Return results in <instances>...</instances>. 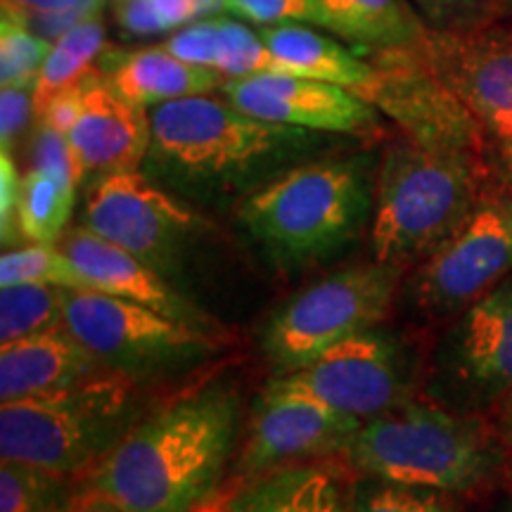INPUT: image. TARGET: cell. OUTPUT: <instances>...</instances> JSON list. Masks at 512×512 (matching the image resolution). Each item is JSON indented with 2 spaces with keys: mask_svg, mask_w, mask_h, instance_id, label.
<instances>
[{
  "mask_svg": "<svg viewBox=\"0 0 512 512\" xmlns=\"http://www.w3.org/2000/svg\"><path fill=\"white\" fill-rule=\"evenodd\" d=\"M240 408L230 384L211 382L145 413L88 472L83 494L124 512H202L235 451Z\"/></svg>",
  "mask_w": 512,
  "mask_h": 512,
  "instance_id": "obj_1",
  "label": "cell"
},
{
  "mask_svg": "<svg viewBox=\"0 0 512 512\" xmlns=\"http://www.w3.org/2000/svg\"><path fill=\"white\" fill-rule=\"evenodd\" d=\"M143 171L178 197L223 202L252 195L328 145L330 133L273 124L228 98L190 95L152 107Z\"/></svg>",
  "mask_w": 512,
  "mask_h": 512,
  "instance_id": "obj_2",
  "label": "cell"
},
{
  "mask_svg": "<svg viewBox=\"0 0 512 512\" xmlns=\"http://www.w3.org/2000/svg\"><path fill=\"white\" fill-rule=\"evenodd\" d=\"M375 176L366 155L306 159L240 202L238 219L273 259L309 266L330 259L373 219Z\"/></svg>",
  "mask_w": 512,
  "mask_h": 512,
  "instance_id": "obj_3",
  "label": "cell"
},
{
  "mask_svg": "<svg viewBox=\"0 0 512 512\" xmlns=\"http://www.w3.org/2000/svg\"><path fill=\"white\" fill-rule=\"evenodd\" d=\"M342 458L366 477L451 496L482 489L505 463L496 427L482 415L415 401L363 420Z\"/></svg>",
  "mask_w": 512,
  "mask_h": 512,
  "instance_id": "obj_4",
  "label": "cell"
},
{
  "mask_svg": "<svg viewBox=\"0 0 512 512\" xmlns=\"http://www.w3.org/2000/svg\"><path fill=\"white\" fill-rule=\"evenodd\" d=\"M477 152L413 140L387 147L375 174L370 242L375 261L406 266L432 256L475 211L484 190Z\"/></svg>",
  "mask_w": 512,
  "mask_h": 512,
  "instance_id": "obj_5",
  "label": "cell"
},
{
  "mask_svg": "<svg viewBox=\"0 0 512 512\" xmlns=\"http://www.w3.org/2000/svg\"><path fill=\"white\" fill-rule=\"evenodd\" d=\"M145 415L138 382L102 373L50 394L0 406V458L88 475Z\"/></svg>",
  "mask_w": 512,
  "mask_h": 512,
  "instance_id": "obj_6",
  "label": "cell"
},
{
  "mask_svg": "<svg viewBox=\"0 0 512 512\" xmlns=\"http://www.w3.org/2000/svg\"><path fill=\"white\" fill-rule=\"evenodd\" d=\"M64 325L107 373L138 384L181 375L219 351L211 330L105 292H64Z\"/></svg>",
  "mask_w": 512,
  "mask_h": 512,
  "instance_id": "obj_7",
  "label": "cell"
},
{
  "mask_svg": "<svg viewBox=\"0 0 512 512\" xmlns=\"http://www.w3.org/2000/svg\"><path fill=\"white\" fill-rule=\"evenodd\" d=\"M389 264L354 266L294 294L261 332V349L278 375L306 368L349 337L382 323L396 292Z\"/></svg>",
  "mask_w": 512,
  "mask_h": 512,
  "instance_id": "obj_8",
  "label": "cell"
},
{
  "mask_svg": "<svg viewBox=\"0 0 512 512\" xmlns=\"http://www.w3.org/2000/svg\"><path fill=\"white\" fill-rule=\"evenodd\" d=\"M81 226L138 256L164 278L181 268L207 230L195 209L140 169L91 183Z\"/></svg>",
  "mask_w": 512,
  "mask_h": 512,
  "instance_id": "obj_9",
  "label": "cell"
},
{
  "mask_svg": "<svg viewBox=\"0 0 512 512\" xmlns=\"http://www.w3.org/2000/svg\"><path fill=\"white\" fill-rule=\"evenodd\" d=\"M512 275V192H486L467 221L413 278V299L430 316H453Z\"/></svg>",
  "mask_w": 512,
  "mask_h": 512,
  "instance_id": "obj_10",
  "label": "cell"
},
{
  "mask_svg": "<svg viewBox=\"0 0 512 512\" xmlns=\"http://www.w3.org/2000/svg\"><path fill=\"white\" fill-rule=\"evenodd\" d=\"M432 392L465 413L512 394V275L467 306L441 339Z\"/></svg>",
  "mask_w": 512,
  "mask_h": 512,
  "instance_id": "obj_11",
  "label": "cell"
},
{
  "mask_svg": "<svg viewBox=\"0 0 512 512\" xmlns=\"http://www.w3.org/2000/svg\"><path fill=\"white\" fill-rule=\"evenodd\" d=\"M266 389L306 396L335 411L368 420L408 401L411 366L401 344L373 328L325 351L306 368L275 375Z\"/></svg>",
  "mask_w": 512,
  "mask_h": 512,
  "instance_id": "obj_12",
  "label": "cell"
},
{
  "mask_svg": "<svg viewBox=\"0 0 512 512\" xmlns=\"http://www.w3.org/2000/svg\"><path fill=\"white\" fill-rule=\"evenodd\" d=\"M366 57L375 74L358 95L396 121L408 140L479 155L484 131L434 74L422 43Z\"/></svg>",
  "mask_w": 512,
  "mask_h": 512,
  "instance_id": "obj_13",
  "label": "cell"
},
{
  "mask_svg": "<svg viewBox=\"0 0 512 512\" xmlns=\"http://www.w3.org/2000/svg\"><path fill=\"white\" fill-rule=\"evenodd\" d=\"M441 83L477 121L484 136L512 140V29L451 27L422 41Z\"/></svg>",
  "mask_w": 512,
  "mask_h": 512,
  "instance_id": "obj_14",
  "label": "cell"
},
{
  "mask_svg": "<svg viewBox=\"0 0 512 512\" xmlns=\"http://www.w3.org/2000/svg\"><path fill=\"white\" fill-rule=\"evenodd\" d=\"M361 425L363 420L356 415L335 411L320 401L264 389L242 446L240 472L252 479L332 453L342 456Z\"/></svg>",
  "mask_w": 512,
  "mask_h": 512,
  "instance_id": "obj_15",
  "label": "cell"
},
{
  "mask_svg": "<svg viewBox=\"0 0 512 512\" xmlns=\"http://www.w3.org/2000/svg\"><path fill=\"white\" fill-rule=\"evenodd\" d=\"M223 98L273 124L330 136H361L377 126L375 107L337 83L292 74H256L223 83Z\"/></svg>",
  "mask_w": 512,
  "mask_h": 512,
  "instance_id": "obj_16",
  "label": "cell"
},
{
  "mask_svg": "<svg viewBox=\"0 0 512 512\" xmlns=\"http://www.w3.org/2000/svg\"><path fill=\"white\" fill-rule=\"evenodd\" d=\"M152 124L145 107L119 95L98 67L83 79L81 117L69 131L79 183L138 171L150 150Z\"/></svg>",
  "mask_w": 512,
  "mask_h": 512,
  "instance_id": "obj_17",
  "label": "cell"
},
{
  "mask_svg": "<svg viewBox=\"0 0 512 512\" xmlns=\"http://www.w3.org/2000/svg\"><path fill=\"white\" fill-rule=\"evenodd\" d=\"M60 247L72 256L81 273L91 280L95 292L128 299V302H136L162 313V316L174 318L178 323L214 332L207 313H202L185 294L178 292L169 283V278H164L162 273L126 249L102 240L86 226L67 230Z\"/></svg>",
  "mask_w": 512,
  "mask_h": 512,
  "instance_id": "obj_18",
  "label": "cell"
},
{
  "mask_svg": "<svg viewBox=\"0 0 512 512\" xmlns=\"http://www.w3.org/2000/svg\"><path fill=\"white\" fill-rule=\"evenodd\" d=\"M107 373L67 325L0 344V401L50 394Z\"/></svg>",
  "mask_w": 512,
  "mask_h": 512,
  "instance_id": "obj_19",
  "label": "cell"
},
{
  "mask_svg": "<svg viewBox=\"0 0 512 512\" xmlns=\"http://www.w3.org/2000/svg\"><path fill=\"white\" fill-rule=\"evenodd\" d=\"M98 69L110 86L138 107L221 91L228 79L214 69L200 67L169 53L164 46H150L126 53H105Z\"/></svg>",
  "mask_w": 512,
  "mask_h": 512,
  "instance_id": "obj_20",
  "label": "cell"
},
{
  "mask_svg": "<svg viewBox=\"0 0 512 512\" xmlns=\"http://www.w3.org/2000/svg\"><path fill=\"white\" fill-rule=\"evenodd\" d=\"M226 512H354V486L332 467L297 463L247 479Z\"/></svg>",
  "mask_w": 512,
  "mask_h": 512,
  "instance_id": "obj_21",
  "label": "cell"
},
{
  "mask_svg": "<svg viewBox=\"0 0 512 512\" xmlns=\"http://www.w3.org/2000/svg\"><path fill=\"white\" fill-rule=\"evenodd\" d=\"M162 46L181 60L214 69L226 79H242L256 74H290V69L275 57L245 24L223 17H207L176 29Z\"/></svg>",
  "mask_w": 512,
  "mask_h": 512,
  "instance_id": "obj_22",
  "label": "cell"
},
{
  "mask_svg": "<svg viewBox=\"0 0 512 512\" xmlns=\"http://www.w3.org/2000/svg\"><path fill=\"white\" fill-rule=\"evenodd\" d=\"M318 27L356 53L418 46L430 34L408 0H316Z\"/></svg>",
  "mask_w": 512,
  "mask_h": 512,
  "instance_id": "obj_23",
  "label": "cell"
},
{
  "mask_svg": "<svg viewBox=\"0 0 512 512\" xmlns=\"http://www.w3.org/2000/svg\"><path fill=\"white\" fill-rule=\"evenodd\" d=\"M259 34L268 50L290 69L292 76L337 83L356 95L373 81V62L361 60V53L304 24L264 27Z\"/></svg>",
  "mask_w": 512,
  "mask_h": 512,
  "instance_id": "obj_24",
  "label": "cell"
},
{
  "mask_svg": "<svg viewBox=\"0 0 512 512\" xmlns=\"http://www.w3.org/2000/svg\"><path fill=\"white\" fill-rule=\"evenodd\" d=\"M107 48V31L102 24L100 12H93L83 22L69 29L60 41L53 43L46 64H43L41 74L36 83V117L46 102L55 93L64 88L79 83L88 72L98 67L100 57L105 55Z\"/></svg>",
  "mask_w": 512,
  "mask_h": 512,
  "instance_id": "obj_25",
  "label": "cell"
},
{
  "mask_svg": "<svg viewBox=\"0 0 512 512\" xmlns=\"http://www.w3.org/2000/svg\"><path fill=\"white\" fill-rule=\"evenodd\" d=\"M83 496L69 475L17 460L0 465V512H69Z\"/></svg>",
  "mask_w": 512,
  "mask_h": 512,
  "instance_id": "obj_26",
  "label": "cell"
},
{
  "mask_svg": "<svg viewBox=\"0 0 512 512\" xmlns=\"http://www.w3.org/2000/svg\"><path fill=\"white\" fill-rule=\"evenodd\" d=\"M76 188L60 178L29 169L22 178L17 209V230L36 245H55L67 228L74 209Z\"/></svg>",
  "mask_w": 512,
  "mask_h": 512,
  "instance_id": "obj_27",
  "label": "cell"
},
{
  "mask_svg": "<svg viewBox=\"0 0 512 512\" xmlns=\"http://www.w3.org/2000/svg\"><path fill=\"white\" fill-rule=\"evenodd\" d=\"M64 292L50 285L0 287V344L62 328Z\"/></svg>",
  "mask_w": 512,
  "mask_h": 512,
  "instance_id": "obj_28",
  "label": "cell"
},
{
  "mask_svg": "<svg viewBox=\"0 0 512 512\" xmlns=\"http://www.w3.org/2000/svg\"><path fill=\"white\" fill-rule=\"evenodd\" d=\"M3 285H50L72 292H95L72 256L53 245H27L0 256V287Z\"/></svg>",
  "mask_w": 512,
  "mask_h": 512,
  "instance_id": "obj_29",
  "label": "cell"
},
{
  "mask_svg": "<svg viewBox=\"0 0 512 512\" xmlns=\"http://www.w3.org/2000/svg\"><path fill=\"white\" fill-rule=\"evenodd\" d=\"M50 48L53 43L36 36L19 12L3 8V22H0V83L3 86L36 91L38 74L48 60Z\"/></svg>",
  "mask_w": 512,
  "mask_h": 512,
  "instance_id": "obj_30",
  "label": "cell"
},
{
  "mask_svg": "<svg viewBox=\"0 0 512 512\" xmlns=\"http://www.w3.org/2000/svg\"><path fill=\"white\" fill-rule=\"evenodd\" d=\"M354 512H460L451 494L366 477L354 484Z\"/></svg>",
  "mask_w": 512,
  "mask_h": 512,
  "instance_id": "obj_31",
  "label": "cell"
},
{
  "mask_svg": "<svg viewBox=\"0 0 512 512\" xmlns=\"http://www.w3.org/2000/svg\"><path fill=\"white\" fill-rule=\"evenodd\" d=\"M31 169L60 178L62 183L74 185V188L79 185V169H76L69 136L55 131L53 126L41 124V121H38L34 140H31Z\"/></svg>",
  "mask_w": 512,
  "mask_h": 512,
  "instance_id": "obj_32",
  "label": "cell"
},
{
  "mask_svg": "<svg viewBox=\"0 0 512 512\" xmlns=\"http://www.w3.org/2000/svg\"><path fill=\"white\" fill-rule=\"evenodd\" d=\"M228 12L252 24H313L318 27L316 0H226Z\"/></svg>",
  "mask_w": 512,
  "mask_h": 512,
  "instance_id": "obj_33",
  "label": "cell"
},
{
  "mask_svg": "<svg viewBox=\"0 0 512 512\" xmlns=\"http://www.w3.org/2000/svg\"><path fill=\"white\" fill-rule=\"evenodd\" d=\"M34 117V88L3 86V91H0V143H3V152H12V147L24 136Z\"/></svg>",
  "mask_w": 512,
  "mask_h": 512,
  "instance_id": "obj_34",
  "label": "cell"
},
{
  "mask_svg": "<svg viewBox=\"0 0 512 512\" xmlns=\"http://www.w3.org/2000/svg\"><path fill=\"white\" fill-rule=\"evenodd\" d=\"M86 79V76H83ZM83 79L79 83H74V86L64 88V91L55 93L53 98H50L46 105L38 110V121L41 124H48L53 126L55 131L64 133V136H69V131H72L76 121L81 117V107H83Z\"/></svg>",
  "mask_w": 512,
  "mask_h": 512,
  "instance_id": "obj_35",
  "label": "cell"
},
{
  "mask_svg": "<svg viewBox=\"0 0 512 512\" xmlns=\"http://www.w3.org/2000/svg\"><path fill=\"white\" fill-rule=\"evenodd\" d=\"M19 192H22V178L17 176V166L12 162L10 152L0 155V228H3V240L8 242L17 230V209Z\"/></svg>",
  "mask_w": 512,
  "mask_h": 512,
  "instance_id": "obj_36",
  "label": "cell"
},
{
  "mask_svg": "<svg viewBox=\"0 0 512 512\" xmlns=\"http://www.w3.org/2000/svg\"><path fill=\"white\" fill-rule=\"evenodd\" d=\"M117 15L119 27L124 29L126 36L133 38H147L164 34L162 22H159L155 8L150 0H117Z\"/></svg>",
  "mask_w": 512,
  "mask_h": 512,
  "instance_id": "obj_37",
  "label": "cell"
},
{
  "mask_svg": "<svg viewBox=\"0 0 512 512\" xmlns=\"http://www.w3.org/2000/svg\"><path fill=\"white\" fill-rule=\"evenodd\" d=\"M105 0H3V8H10L22 15L29 12H98Z\"/></svg>",
  "mask_w": 512,
  "mask_h": 512,
  "instance_id": "obj_38",
  "label": "cell"
},
{
  "mask_svg": "<svg viewBox=\"0 0 512 512\" xmlns=\"http://www.w3.org/2000/svg\"><path fill=\"white\" fill-rule=\"evenodd\" d=\"M427 15L437 19V22H446L448 17H460L467 15L470 10H475L482 0H415Z\"/></svg>",
  "mask_w": 512,
  "mask_h": 512,
  "instance_id": "obj_39",
  "label": "cell"
},
{
  "mask_svg": "<svg viewBox=\"0 0 512 512\" xmlns=\"http://www.w3.org/2000/svg\"><path fill=\"white\" fill-rule=\"evenodd\" d=\"M494 427L498 432V439H501V444H503L505 463H510V467H512V394L505 396L503 401H498Z\"/></svg>",
  "mask_w": 512,
  "mask_h": 512,
  "instance_id": "obj_40",
  "label": "cell"
},
{
  "mask_svg": "<svg viewBox=\"0 0 512 512\" xmlns=\"http://www.w3.org/2000/svg\"><path fill=\"white\" fill-rule=\"evenodd\" d=\"M83 512H124V510L117 508V505L110 501H105V498L86 494V508H83Z\"/></svg>",
  "mask_w": 512,
  "mask_h": 512,
  "instance_id": "obj_41",
  "label": "cell"
},
{
  "mask_svg": "<svg viewBox=\"0 0 512 512\" xmlns=\"http://www.w3.org/2000/svg\"><path fill=\"white\" fill-rule=\"evenodd\" d=\"M501 164H503L505 178H508L510 185H512V140H510V143L501 145Z\"/></svg>",
  "mask_w": 512,
  "mask_h": 512,
  "instance_id": "obj_42",
  "label": "cell"
},
{
  "mask_svg": "<svg viewBox=\"0 0 512 512\" xmlns=\"http://www.w3.org/2000/svg\"><path fill=\"white\" fill-rule=\"evenodd\" d=\"M202 512H226V508H223V505H216V503H211L209 508H204Z\"/></svg>",
  "mask_w": 512,
  "mask_h": 512,
  "instance_id": "obj_43",
  "label": "cell"
},
{
  "mask_svg": "<svg viewBox=\"0 0 512 512\" xmlns=\"http://www.w3.org/2000/svg\"><path fill=\"white\" fill-rule=\"evenodd\" d=\"M83 508H86V496H83V498H81V503H79V505H74V508L69 510V512H83Z\"/></svg>",
  "mask_w": 512,
  "mask_h": 512,
  "instance_id": "obj_44",
  "label": "cell"
},
{
  "mask_svg": "<svg viewBox=\"0 0 512 512\" xmlns=\"http://www.w3.org/2000/svg\"><path fill=\"white\" fill-rule=\"evenodd\" d=\"M501 512H512V505H510V508H505V510H501Z\"/></svg>",
  "mask_w": 512,
  "mask_h": 512,
  "instance_id": "obj_45",
  "label": "cell"
}]
</instances>
